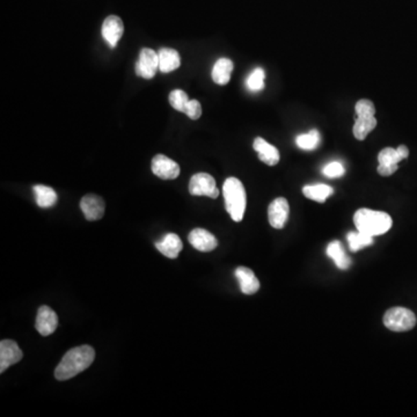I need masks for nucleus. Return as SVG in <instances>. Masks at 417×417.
Returning <instances> with one entry per match:
<instances>
[{
  "label": "nucleus",
  "mask_w": 417,
  "mask_h": 417,
  "mask_svg": "<svg viewBox=\"0 0 417 417\" xmlns=\"http://www.w3.org/2000/svg\"><path fill=\"white\" fill-rule=\"evenodd\" d=\"M159 70L163 73H170L181 65V57L178 51L171 48H161L159 52Z\"/></svg>",
  "instance_id": "17"
},
{
  "label": "nucleus",
  "mask_w": 417,
  "mask_h": 417,
  "mask_svg": "<svg viewBox=\"0 0 417 417\" xmlns=\"http://www.w3.org/2000/svg\"><path fill=\"white\" fill-rule=\"evenodd\" d=\"M101 33L103 40L108 43L109 47L112 49L116 48L124 33L123 21L121 20L120 17L110 15L103 21Z\"/></svg>",
  "instance_id": "10"
},
{
  "label": "nucleus",
  "mask_w": 417,
  "mask_h": 417,
  "mask_svg": "<svg viewBox=\"0 0 417 417\" xmlns=\"http://www.w3.org/2000/svg\"><path fill=\"white\" fill-rule=\"evenodd\" d=\"M323 175H326L327 178H341L345 173V166L338 161H333V163H327L326 166L323 167Z\"/></svg>",
  "instance_id": "29"
},
{
  "label": "nucleus",
  "mask_w": 417,
  "mask_h": 417,
  "mask_svg": "<svg viewBox=\"0 0 417 417\" xmlns=\"http://www.w3.org/2000/svg\"><path fill=\"white\" fill-rule=\"evenodd\" d=\"M355 112L357 117H374L376 114V107L371 100L362 99L356 103Z\"/></svg>",
  "instance_id": "28"
},
{
  "label": "nucleus",
  "mask_w": 417,
  "mask_h": 417,
  "mask_svg": "<svg viewBox=\"0 0 417 417\" xmlns=\"http://www.w3.org/2000/svg\"><path fill=\"white\" fill-rule=\"evenodd\" d=\"M189 243L195 250L200 252H211L218 246V240L212 233L204 229L192 230L188 236Z\"/></svg>",
  "instance_id": "13"
},
{
  "label": "nucleus",
  "mask_w": 417,
  "mask_h": 417,
  "mask_svg": "<svg viewBox=\"0 0 417 417\" xmlns=\"http://www.w3.org/2000/svg\"><path fill=\"white\" fill-rule=\"evenodd\" d=\"M374 236H369L367 233L360 232V231L348 233V236H347L349 248H350L352 253H356V252L364 250V248H367V247L372 245L374 243Z\"/></svg>",
  "instance_id": "23"
},
{
  "label": "nucleus",
  "mask_w": 417,
  "mask_h": 417,
  "mask_svg": "<svg viewBox=\"0 0 417 417\" xmlns=\"http://www.w3.org/2000/svg\"><path fill=\"white\" fill-rule=\"evenodd\" d=\"M23 357L21 349L17 342L12 340H3L0 342V372L4 374L8 367L19 363Z\"/></svg>",
  "instance_id": "9"
},
{
  "label": "nucleus",
  "mask_w": 417,
  "mask_h": 417,
  "mask_svg": "<svg viewBox=\"0 0 417 417\" xmlns=\"http://www.w3.org/2000/svg\"><path fill=\"white\" fill-rule=\"evenodd\" d=\"M95 352L91 345H81L71 349L63 357L59 367L54 370V377L57 380H69L77 374L88 370L94 362Z\"/></svg>",
  "instance_id": "1"
},
{
  "label": "nucleus",
  "mask_w": 417,
  "mask_h": 417,
  "mask_svg": "<svg viewBox=\"0 0 417 417\" xmlns=\"http://www.w3.org/2000/svg\"><path fill=\"white\" fill-rule=\"evenodd\" d=\"M80 209L83 211V216L88 221H99L105 214V202L98 195L88 194V195L81 199Z\"/></svg>",
  "instance_id": "11"
},
{
  "label": "nucleus",
  "mask_w": 417,
  "mask_h": 417,
  "mask_svg": "<svg viewBox=\"0 0 417 417\" xmlns=\"http://www.w3.org/2000/svg\"><path fill=\"white\" fill-rule=\"evenodd\" d=\"M59 326V316L54 313V309L48 307V306H41L37 312V321L35 327L37 332L42 336H49L54 333Z\"/></svg>",
  "instance_id": "12"
},
{
  "label": "nucleus",
  "mask_w": 417,
  "mask_h": 417,
  "mask_svg": "<svg viewBox=\"0 0 417 417\" xmlns=\"http://www.w3.org/2000/svg\"><path fill=\"white\" fill-rule=\"evenodd\" d=\"M333 188L327 185H305L303 188L305 196L319 203H325L327 199L333 195Z\"/></svg>",
  "instance_id": "21"
},
{
  "label": "nucleus",
  "mask_w": 417,
  "mask_h": 417,
  "mask_svg": "<svg viewBox=\"0 0 417 417\" xmlns=\"http://www.w3.org/2000/svg\"><path fill=\"white\" fill-rule=\"evenodd\" d=\"M401 160L403 159L398 152V150L392 149V148H386V149L381 150L379 156H378L379 165H385V166H396Z\"/></svg>",
  "instance_id": "26"
},
{
  "label": "nucleus",
  "mask_w": 417,
  "mask_h": 417,
  "mask_svg": "<svg viewBox=\"0 0 417 417\" xmlns=\"http://www.w3.org/2000/svg\"><path fill=\"white\" fill-rule=\"evenodd\" d=\"M354 223L357 231L367 233L369 236H377L387 233L392 227L393 221L386 212L363 207L356 211Z\"/></svg>",
  "instance_id": "2"
},
{
  "label": "nucleus",
  "mask_w": 417,
  "mask_h": 417,
  "mask_svg": "<svg viewBox=\"0 0 417 417\" xmlns=\"http://www.w3.org/2000/svg\"><path fill=\"white\" fill-rule=\"evenodd\" d=\"M396 150H398V152H399L403 159H407L408 156H409V150H408L406 145H400Z\"/></svg>",
  "instance_id": "32"
},
{
  "label": "nucleus",
  "mask_w": 417,
  "mask_h": 417,
  "mask_svg": "<svg viewBox=\"0 0 417 417\" xmlns=\"http://www.w3.org/2000/svg\"><path fill=\"white\" fill-rule=\"evenodd\" d=\"M398 171V165L396 166H385V165H379L378 166V173L381 176H389V175L394 174Z\"/></svg>",
  "instance_id": "31"
},
{
  "label": "nucleus",
  "mask_w": 417,
  "mask_h": 417,
  "mask_svg": "<svg viewBox=\"0 0 417 417\" xmlns=\"http://www.w3.org/2000/svg\"><path fill=\"white\" fill-rule=\"evenodd\" d=\"M223 194L225 200L226 211L234 221H243L246 211V190L239 179H226L223 185Z\"/></svg>",
  "instance_id": "3"
},
{
  "label": "nucleus",
  "mask_w": 417,
  "mask_h": 417,
  "mask_svg": "<svg viewBox=\"0 0 417 417\" xmlns=\"http://www.w3.org/2000/svg\"><path fill=\"white\" fill-rule=\"evenodd\" d=\"M183 113L192 120H199L202 116V105L197 100H189Z\"/></svg>",
  "instance_id": "30"
},
{
  "label": "nucleus",
  "mask_w": 417,
  "mask_h": 417,
  "mask_svg": "<svg viewBox=\"0 0 417 417\" xmlns=\"http://www.w3.org/2000/svg\"><path fill=\"white\" fill-rule=\"evenodd\" d=\"M327 255L335 262V265H336L338 269L345 270V269H348L350 267L352 260L345 254L343 246H342V243L340 241H333V243H330L328 245V247H327Z\"/></svg>",
  "instance_id": "20"
},
{
  "label": "nucleus",
  "mask_w": 417,
  "mask_h": 417,
  "mask_svg": "<svg viewBox=\"0 0 417 417\" xmlns=\"http://www.w3.org/2000/svg\"><path fill=\"white\" fill-rule=\"evenodd\" d=\"M134 70L137 76L142 77L144 79H152L153 77L156 76V71L159 70L158 52L150 48L142 49Z\"/></svg>",
  "instance_id": "6"
},
{
  "label": "nucleus",
  "mask_w": 417,
  "mask_h": 417,
  "mask_svg": "<svg viewBox=\"0 0 417 417\" xmlns=\"http://www.w3.org/2000/svg\"><path fill=\"white\" fill-rule=\"evenodd\" d=\"M233 62L230 59H219L217 62L214 63V69L211 72L212 80L217 85L224 86L226 83H230L231 80V74H232Z\"/></svg>",
  "instance_id": "18"
},
{
  "label": "nucleus",
  "mask_w": 417,
  "mask_h": 417,
  "mask_svg": "<svg viewBox=\"0 0 417 417\" xmlns=\"http://www.w3.org/2000/svg\"><path fill=\"white\" fill-rule=\"evenodd\" d=\"M253 148L258 152V159L265 165L275 166L280 161V151L275 146L269 144L263 138H255Z\"/></svg>",
  "instance_id": "14"
},
{
  "label": "nucleus",
  "mask_w": 417,
  "mask_h": 417,
  "mask_svg": "<svg viewBox=\"0 0 417 417\" xmlns=\"http://www.w3.org/2000/svg\"><path fill=\"white\" fill-rule=\"evenodd\" d=\"M156 250H159L161 254L165 255L168 258H176L179 254L183 250V243H182L180 236L174 233H168L163 236V239L156 241Z\"/></svg>",
  "instance_id": "15"
},
{
  "label": "nucleus",
  "mask_w": 417,
  "mask_h": 417,
  "mask_svg": "<svg viewBox=\"0 0 417 417\" xmlns=\"http://www.w3.org/2000/svg\"><path fill=\"white\" fill-rule=\"evenodd\" d=\"M320 142H321V136L318 130H311L307 134H299L296 138V144L298 148L301 150H307V151L316 150L320 145Z\"/></svg>",
  "instance_id": "24"
},
{
  "label": "nucleus",
  "mask_w": 417,
  "mask_h": 417,
  "mask_svg": "<svg viewBox=\"0 0 417 417\" xmlns=\"http://www.w3.org/2000/svg\"><path fill=\"white\" fill-rule=\"evenodd\" d=\"M151 168L153 174L163 180H174L180 175V166L178 163L163 154H156L153 158Z\"/></svg>",
  "instance_id": "8"
},
{
  "label": "nucleus",
  "mask_w": 417,
  "mask_h": 417,
  "mask_svg": "<svg viewBox=\"0 0 417 417\" xmlns=\"http://www.w3.org/2000/svg\"><path fill=\"white\" fill-rule=\"evenodd\" d=\"M377 127V120L376 117H357L355 124H354V136L358 141H364L367 137V134Z\"/></svg>",
  "instance_id": "22"
},
{
  "label": "nucleus",
  "mask_w": 417,
  "mask_h": 417,
  "mask_svg": "<svg viewBox=\"0 0 417 417\" xmlns=\"http://www.w3.org/2000/svg\"><path fill=\"white\" fill-rule=\"evenodd\" d=\"M265 70L256 68L247 78V88L250 92H260L265 88Z\"/></svg>",
  "instance_id": "25"
},
{
  "label": "nucleus",
  "mask_w": 417,
  "mask_h": 417,
  "mask_svg": "<svg viewBox=\"0 0 417 417\" xmlns=\"http://www.w3.org/2000/svg\"><path fill=\"white\" fill-rule=\"evenodd\" d=\"M189 102L188 94L182 90H174L170 94V103L178 112H185V105Z\"/></svg>",
  "instance_id": "27"
},
{
  "label": "nucleus",
  "mask_w": 417,
  "mask_h": 417,
  "mask_svg": "<svg viewBox=\"0 0 417 417\" xmlns=\"http://www.w3.org/2000/svg\"><path fill=\"white\" fill-rule=\"evenodd\" d=\"M189 192L192 196H207L214 200L219 196L214 176L207 173H197L190 179Z\"/></svg>",
  "instance_id": "5"
},
{
  "label": "nucleus",
  "mask_w": 417,
  "mask_h": 417,
  "mask_svg": "<svg viewBox=\"0 0 417 417\" xmlns=\"http://www.w3.org/2000/svg\"><path fill=\"white\" fill-rule=\"evenodd\" d=\"M383 323L387 329L392 332H408L416 326V316L413 311L405 307H393L386 311Z\"/></svg>",
  "instance_id": "4"
},
{
  "label": "nucleus",
  "mask_w": 417,
  "mask_h": 417,
  "mask_svg": "<svg viewBox=\"0 0 417 417\" xmlns=\"http://www.w3.org/2000/svg\"><path fill=\"white\" fill-rule=\"evenodd\" d=\"M236 277L239 282L240 290L245 294H254L260 289V282L253 270L246 267H239L236 270Z\"/></svg>",
  "instance_id": "16"
},
{
  "label": "nucleus",
  "mask_w": 417,
  "mask_h": 417,
  "mask_svg": "<svg viewBox=\"0 0 417 417\" xmlns=\"http://www.w3.org/2000/svg\"><path fill=\"white\" fill-rule=\"evenodd\" d=\"M33 192L35 194L37 205L43 207V209L54 207L56 202H57V199H59L54 189L51 187H47V185H34Z\"/></svg>",
  "instance_id": "19"
},
{
  "label": "nucleus",
  "mask_w": 417,
  "mask_h": 417,
  "mask_svg": "<svg viewBox=\"0 0 417 417\" xmlns=\"http://www.w3.org/2000/svg\"><path fill=\"white\" fill-rule=\"evenodd\" d=\"M290 214V205L287 199L278 197L272 201L268 207V219L274 229H283Z\"/></svg>",
  "instance_id": "7"
}]
</instances>
